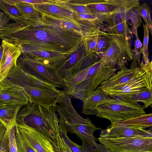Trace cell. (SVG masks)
Listing matches in <instances>:
<instances>
[{
    "label": "cell",
    "instance_id": "1",
    "mask_svg": "<svg viewBox=\"0 0 152 152\" xmlns=\"http://www.w3.org/2000/svg\"><path fill=\"white\" fill-rule=\"evenodd\" d=\"M0 38L18 46L71 54L83 44L84 37L73 30L40 21L21 19L0 29Z\"/></svg>",
    "mask_w": 152,
    "mask_h": 152
},
{
    "label": "cell",
    "instance_id": "2",
    "mask_svg": "<svg viewBox=\"0 0 152 152\" xmlns=\"http://www.w3.org/2000/svg\"><path fill=\"white\" fill-rule=\"evenodd\" d=\"M117 70L99 58L88 68L63 78V91L83 102L102 82L115 74Z\"/></svg>",
    "mask_w": 152,
    "mask_h": 152
},
{
    "label": "cell",
    "instance_id": "3",
    "mask_svg": "<svg viewBox=\"0 0 152 152\" xmlns=\"http://www.w3.org/2000/svg\"><path fill=\"white\" fill-rule=\"evenodd\" d=\"M55 106L45 107L30 102L22 106L17 116L16 123L21 122L46 137L53 145H57L61 128Z\"/></svg>",
    "mask_w": 152,
    "mask_h": 152
},
{
    "label": "cell",
    "instance_id": "4",
    "mask_svg": "<svg viewBox=\"0 0 152 152\" xmlns=\"http://www.w3.org/2000/svg\"><path fill=\"white\" fill-rule=\"evenodd\" d=\"M72 97L65 94L60 101L55 105L60 127L66 132L76 135L82 141L83 145L95 147L98 139L94 136V133L102 129L97 127L88 118H84L77 113L72 104Z\"/></svg>",
    "mask_w": 152,
    "mask_h": 152
},
{
    "label": "cell",
    "instance_id": "5",
    "mask_svg": "<svg viewBox=\"0 0 152 152\" xmlns=\"http://www.w3.org/2000/svg\"><path fill=\"white\" fill-rule=\"evenodd\" d=\"M145 108L137 102L110 97L98 103L96 115L107 119L113 124L145 115Z\"/></svg>",
    "mask_w": 152,
    "mask_h": 152
},
{
    "label": "cell",
    "instance_id": "6",
    "mask_svg": "<svg viewBox=\"0 0 152 152\" xmlns=\"http://www.w3.org/2000/svg\"><path fill=\"white\" fill-rule=\"evenodd\" d=\"M109 39V46L99 56L108 66L120 70L126 67L128 62L133 60L134 53L129 42L121 36L105 32Z\"/></svg>",
    "mask_w": 152,
    "mask_h": 152
},
{
    "label": "cell",
    "instance_id": "7",
    "mask_svg": "<svg viewBox=\"0 0 152 152\" xmlns=\"http://www.w3.org/2000/svg\"><path fill=\"white\" fill-rule=\"evenodd\" d=\"M17 64L41 80L52 84L56 88H62V78L53 65L37 61L22 53L18 58Z\"/></svg>",
    "mask_w": 152,
    "mask_h": 152
},
{
    "label": "cell",
    "instance_id": "8",
    "mask_svg": "<svg viewBox=\"0 0 152 152\" xmlns=\"http://www.w3.org/2000/svg\"><path fill=\"white\" fill-rule=\"evenodd\" d=\"M143 70L129 81L110 89L102 90L112 98L131 95L147 90H152V61L144 63Z\"/></svg>",
    "mask_w": 152,
    "mask_h": 152
},
{
    "label": "cell",
    "instance_id": "9",
    "mask_svg": "<svg viewBox=\"0 0 152 152\" xmlns=\"http://www.w3.org/2000/svg\"><path fill=\"white\" fill-rule=\"evenodd\" d=\"M98 140L113 152H152V137L138 136L107 138Z\"/></svg>",
    "mask_w": 152,
    "mask_h": 152
},
{
    "label": "cell",
    "instance_id": "10",
    "mask_svg": "<svg viewBox=\"0 0 152 152\" xmlns=\"http://www.w3.org/2000/svg\"><path fill=\"white\" fill-rule=\"evenodd\" d=\"M16 126L24 141L36 152H56L48 139L34 129L21 122Z\"/></svg>",
    "mask_w": 152,
    "mask_h": 152
},
{
    "label": "cell",
    "instance_id": "11",
    "mask_svg": "<svg viewBox=\"0 0 152 152\" xmlns=\"http://www.w3.org/2000/svg\"><path fill=\"white\" fill-rule=\"evenodd\" d=\"M144 64L142 60L140 66H137V61L134 59L129 68L126 67L120 70L107 80L102 82L99 88L102 90L109 89L127 82L143 70Z\"/></svg>",
    "mask_w": 152,
    "mask_h": 152
},
{
    "label": "cell",
    "instance_id": "12",
    "mask_svg": "<svg viewBox=\"0 0 152 152\" xmlns=\"http://www.w3.org/2000/svg\"><path fill=\"white\" fill-rule=\"evenodd\" d=\"M3 51L0 63V83L5 79L11 68L16 65L17 61L21 55L22 49L5 40H2Z\"/></svg>",
    "mask_w": 152,
    "mask_h": 152
},
{
    "label": "cell",
    "instance_id": "13",
    "mask_svg": "<svg viewBox=\"0 0 152 152\" xmlns=\"http://www.w3.org/2000/svg\"><path fill=\"white\" fill-rule=\"evenodd\" d=\"M138 136L152 137V129H146L139 126H120L110 125L101 130L100 137L112 138L130 137Z\"/></svg>",
    "mask_w": 152,
    "mask_h": 152
},
{
    "label": "cell",
    "instance_id": "14",
    "mask_svg": "<svg viewBox=\"0 0 152 152\" xmlns=\"http://www.w3.org/2000/svg\"><path fill=\"white\" fill-rule=\"evenodd\" d=\"M125 13L114 14L105 20L108 24L104 31L108 33L120 35L127 39H129L130 33L127 21L126 20Z\"/></svg>",
    "mask_w": 152,
    "mask_h": 152
},
{
    "label": "cell",
    "instance_id": "15",
    "mask_svg": "<svg viewBox=\"0 0 152 152\" xmlns=\"http://www.w3.org/2000/svg\"><path fill=\"white\" fill-rule=\"evenodd\" d=\"M30 102L28 98L19 88L9 86L0 89V106L12 104L24 105Z\"/></svg>",
    "mask_w": 152,
    "mask_h": 152
},
{
    "label": "cell",
    "instance_id": "16",
    "mask_svg": "<svg viewBox=\"0 0 152 152\" xmlns=\"http://www.w3.org/2000/svg\"><path fill=\"white\" fill-rule=\"evenodd\" d=\"M38 10L52 16L74 18L72 11L64 5L61 1H50L34 5Z\"/></svg>",
    "mask_w": 152,
    "mask_h": 152
},
{
    "label": "cell",
    "instance_id": "17",
    "mask_svg": "<svg viewBox=\"0 0 152 152\" xmlns=\"http://www.w3.org/2000/svg\"><path fill=\"white\" fill-rule=\"evenodd\" d=\"M110 98L98 87L83 102L82 113L89 115H96V109L98 103Z\"/></svg>",
    "mask_w": 152,
    "mask_h": 152
},
{
    "label": "cell",
    "instance_id": "18",
    "mask_svg": "<svg viewBox=\"0 0 152 152\" xmlns=\"http://www.w3.org/2000/svg\"><path fill=\"white\" fill-rule=\"evenodd\" d=\"M81 1L86 5L94 15L101 18L104 21L114 14L109 6L105 3V0H82Z\"/></svg>",
    "mask_w": 152,
    "mask_h": 152
},
{
    "label": "cell",
    "instance_id": "19",
    "mask_svg": "<svg viewBox=\"0 0 152 152\" xmlns=\"http://www.w3.org/2000/svg\"><path fill=\"white\" fill-rule=\"evenodd\" d=\"M22 106L12 104L0 106V121L6 128L16 125L17 114Z\"/></svg>",
    "mask_w": 152,
    "mask_h": 152
},
{
    "label": "cell",
    "instance_id": "20",
    "mask_svg": "<svg viewBox=\"0 0 152 152\" xmlns=\"http://www.w3.org/2000/svg\"><path fill=\"white\" fill-rule=\"evenodd\" d=\"M114 14L126 12L140 5L138 0H105Z\"/></svg>",
    "mask_w": 152,
    "mask_h": 152
},
{
    "label": "cell",
    "instance_id": "21",
    "mask_svg": "<svg viewBox=\"0 0 152 152\" xmlns=\"http://www.w3.org/2000/svg\"><path fill=\"white\" fill-rule=\"evenodd\" d=\"M15 125L7 128L0 142L1 152H18L16 141Z\"/></svg>",
    "mask_w": 152,
    "mask_h": 152
},
{
    "label": "cell",
    "instance_id": "22",
    "mask_svg": "<svg viewBox=\"0 0 152 152\" xmlns=\"http://www.w3.org/2000/svg\"><path fill=\"white\" fill-rule=\"evenodd\" d=\"M112 126H139L143 128L152 127V114H146L111 124Z\"/></svg>",
    "mask_w": 152,
    "mask_h": 152
},
{
    "label": "cell",
    "instance_id": "23",
    "mask_svg": "<svg viewBox=\"0 0 152 152\" xmlns=\"http://www.w3.org/2000/svg\"><path fill=\"white\" fill-rule=\"evenodd\" d=\"M7 1L15 4L25 19L36 21L41 20V14L34 4L20 2L18 0Z\"/></svg>",
    "mask_w": 152,
    "mask_h": 152
},
{
    "label": "cell",
    "instance_id": "24",
    "mask_svg": "<svg viewBox=\"0 0 152 152\" xmlns=\"http://www.w3.org/2000/svg\"><path fill=\"white\" fill-rule=\"evenodd\" d=\"M123 100L129 102H142L145 108L152 105V90H147L143 92L131 95L124 96L116 98Z\"/></svg>",
    "mask_w": 152,
    "mask_h": 152
},
{
    "label": "cell",
    "instance_id": "25",
    "mask_svg": "<svg viewBox=\"0 0 152 152\" xmlns=\"http://www.w3.org/2000/svg\"><path fill=\"white\" fill-rule=\"evenodd\" d=\"M0 9L8 17L15 21L25 19L15 4L7 0H0Z\"/></svg>",
    "mask_w": 152,
    "mask_h": 152
},
{
    "label": "cell",
    "instance_id": "26",
    "mask_svg": "<svg viewBox=\"0 0 152 152\" xmlns=\"http://www.w3.org/2000/svg\"><path fill=\"white\" fill-rule=\"evenodd\" d=\"M133 10L136 11L143 18L152 34V23L151 18V9L146 3L140 5Z\"/></svg>",
    "mask_w": 152,
    "mask_h": 152
},
{
    "label": "cell",
    "instance_id": "27",
    "mask_svg": "<svg viewBox=\"0 0 152 152\" xmlns=\"http://www.w3.org/2000/svg\"><path fill=\"white\" fill-rule=\"evenodd\" d=\"M104 34H95L84 37V46L87 56L96 54L98 37Z\"/></svg>",
    "mask_w": 152,
    "mask_h": 152
},
{
    "label": "cell",
    "instance_id": "28",
    "mask_svg": "<svg viewBox=\"0 0 152 152\" xmlns=\"http://www.w3.org/2000/svg\"><path fill=\"white\" fill-rule=\"evenodd\" d=\"M126 20H129L131 22L132 33L134 34L137 31L138 28L142 23L141 18L138 13L132 9L129 10L125 13Z\"/></svg>",
    "mask_w": 152,
    "mask_h": 152
},
{
    "label": "cell",
    "instance_id": "29",
    "mask_svg": "<svg viewBox=\"0 0 152 152\" xmlns=\"http://www.w3.org/2000/svg\"><path fill=\"white\" fill-rule=\"evenodd\" d=\"M143 26L144 35L141 54L142 55V60L144 64H148L150 62L148 58L149 53L148 51V45L150 31L148 27L146 24H145L143 23Z\"/></svg>",
    "mask_w": 152,
    "mask_h": 152
},
{
    "label": "cell",
    "instance_id": "30",
    "mask_svg": "<svg viewBox=\"0 0 152 152\" xmlns=\"http://www.w3.org/2000/svg\"><path fill=\"white\" fill-rule=\"evenodd\" d=\"M105 33L99 35L97 39L96 54L99 58L100 56L106 51L109 46V39Z\"/></svg>",
    "mask_w": 152,
    "mask_h": 152
},
{
    "label": "cell",
    "instance_id": "31",
    "mask_svg": "<svg viewBox=\"0 0 152 152\" xmlns=\"http://www.w3.org/2000/svg\"><path fill=\"white\" fill-rule=\"evenodd\" d=\"M67 132L61 129V135L65 144L72 152H84L82 145H80L72 141L68 137Z\"/></svg>",
    "mask_w": 152,
    "mask_h": 152
},
{
    "label": "cell",
    "instance_id": "32",
    "mask_svg": "<svg viewBox=\"0 0 152 152\" xmlns=\"http://www.w3.org/2000/svg\"><path fill=\"white\" fill-rule=\"evenodd\" d=\"M15 138L17 147L22 152H36L24 141L16 125Z\"/></svg>",
    "mask_w": 152,
    "mask_h": 152
},
{
    "label": "cell",
    "instance_id": "33",
    "mask_svg": "<svg viewBox=\"0 0 152 152\" xmlns=\"http://www.w3.org/2000/svg\"><path fill=\"white\" fill-rule=\"evenodd\" d=\"M134 35L135 36L136 39L134 41V48L133 51L134 53V59L137 61L138 66H140L142 45L139 39L137 31L136 32Z\"/></svg>",
    "mask_w": 152,
    "mask_h": 152
},
{
    "label": "cell",
    "instance_id": "34",
    "mask_svg": "<svg viewBox=\"0 0 152 152\" xmlns=\"http://www.w3.org/2000/svg\"><path fill=\"white\" fill-rule=\"evenodd\" d=\"M72 11L73 17L75 19L85 20L90 21L104 20L99 17L91 14L78 13L74 11Z\"/></svg>",
    "mask_w": 152,
    "mask_h": 152
},
{
    "label": "cell",
    "instance_id": "35",
    "mask_svg": "<svg viewBox=\"0 0 152 152\" xmlns=\"http://www.w3.org/2000/svg\"><path fill=\"white\" fill-rule=\"evenodd\" d=\"M10 19L2 11H0V29L9 23Z\"/></svg>",
    "mask_w": 152,
    "mask_h": 152
},
{
    "label": "cell",
    "instance_id": "36",
    "mask_svg": "<svg viewBox=\"0 0 152 152\" xmlns=\"http://www.w3.org/2000/svg\"><path fill=\"white\" fill-rule=\"evenodd\" d=\"M95 148L94 152H113L101 143H96Z\"/></svg>",
    "mask_w": 152,
    "mask_h": 152
},
{
    "label": "cell",
    "instance_id": "37",
    "mask_svg": "<svg viewBox=\"0 0 152 152\" xmlns=\"http://www.w3.org/2000/svg\"><path fill=\"white\" fill-rule=\"evenodd\" d=\"M18 1L20 2L27 3L34 5L43 3L46 1V0H18Z\"/></svg>",
    "mask_w": 152,
    "mask_h": 152
},
{
    "label": "cell",
    "instance_id": "38",
    "mask_svg": "<svg viewBox=\"0 0 152 152\" xmlns=\"http://www.w3.org/2000/svg\"><path fill=\"white\" fill-rule=\"evenodd\" d=\"M6 129L4 125L0 121V142L5 134Z\"/></svg>",
    "mask_w": 152,
    "mask_h": 152
},
{
    "label": "cell",
    "instance_id": "39",
    "mask_svg": "<svg viewBox=\"0 0 152 152\" xmlns=\"http://www.w3.org/2000/svg\"><path fill=\"white\" fill-rule=\"evenodd\" d=\"M3 47L2 45L0 46V63L1 62L3 53Z\"/></svg>",
    "mask_w": 152,
    "mask_h": 152
},
{
    "label": "cell",
    "instance_id": "40",
    "mask_svg": "<svg viewBox=\"0 0 152 152\" xmlns=\"http://www.w3.org/2000/svg\"><path fill=\"white\" fill-rule=\"evenodd\" d=\"M18 147V152H22V151L20 150L19 148L17 147Z\"/></svg>",
    "mask_w": 152,
    "mask_h": 152
},
{
    "label": "cell",
    "instance_id": "41",
    "mask_svg": "<svg viewBox=\"0 0 152 152\" xmlns=\"http://www.w3.org/2000/svg\"><path fill=\"white\" fill-rule=\"evenodd\" d=\"M0 152H1L0 151Z\"/></svg>",
    "mask_w": 152,
    "mask_h": 152
}]
</instances>
